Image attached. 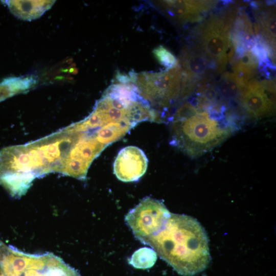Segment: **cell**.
I'll use <instances>...</instances> for the list:
<instances>
[{"mask_svg":"<svg viewBox=\"0 0 276 276\" xmlns=\"http://www.w3.org/2000/svg\"><path fill=\"white\" fill-rule=\"evenodd\" d=\"M10 11L16 17L31 20L42 15L55 3L54 1H5Z\"/></svg>","mask_w":276,"mask_h":276,"instance_id":"cell-10","label":"cell"},{"mask_svg":"<svg viewBox=\"0 0 276 276\" xmlns=\"http://www.w3.org/2000/svg\"><path fill=\"white\" fill-rule=\"evenodd\" d=\"M34 76L9 77L0 83V102L32 87L36 83Z\"/></svg>","mask_w":276,"mask_h":276,"instance_id":"cell-12","label":"cell"},{"mask_svg":"<svg viewBox=\"0 0 276 276\" xmlns=\"http://www.w3.org/2000/svg\"><path fill=\"white\" fill-rule=\"evenodd\" d=\"M256 15V29L265 41L275 49V19L273 11L268 9L260 12Z\"/></svg>","mask_w":276,"mask_h":276,"instance_id":"cell-13","label":"cell"},{"mask_svg":"<svg viewBox=\"0 0 276 276\" xmlns=\"http://www.w3.org/2000/svg\"><path fill=\"white\" fill-rule=\"evenodd\" d=\"M248 82L238 77L234 74L225 72L221 75L216 88L222 99L233 101L237 99L239 100Z\"/></svg>","mask_w":276,"mask_h":276,"instance_id":"cell-11","label":"cell"},{"mask_svg":"<svg viewBox=\"0 0 276 276\" xmlns=\"http://www.w3.org/2000/svg\"><path fill=\"white\" fill-rule=\"evenodd\" d=\"M182 68L177 59L171 68L159 72L137 73L135 84L139 95L152 106L163 107L164 110L180 95Z\"/></svg>","mask_w":276,"mask_h":276,"instance_id":"cell-5","label":"cell"},{"mask_svg":"<svg viewBox=\"0 0 276 276\" xmlns=\"http://www.w3.org/2000/svg\"><path fill=\"white\" fill-rule=\"evenodd\" d=\"M236 14V11L231 10L223 15H213L195 31V47L216 67L217 74L225 70L233 48L231 34Z\"/></svg>","mask_w":276,"mask_h":276,"instance_id":"cell-4","label":"cell"},{"mask_svg":"<svg viewBox=\"0 0 276 276\" xmlns=\"http://www.w3.org/2000/svg\"><path fill=\"white\" fill-rule=\"evenodd\" d=\"M148 162L141 149L134 146H127L119 152L113 163V173L122 181H136L146 172Z\"/></svg>","mask_w":276,"mask_h":276,"instance_id":"cell-8","label":"cell"},{"mask_svg":"<svg viewBox=\"0 0 276 276\" xmlns=\"http://www.w3.org/2000/svg\"><path fill=\"white\" fill-rule=\"evenodd\" d=\"M170 215L162 201L146 197L130 210L125 220L134 237L142 242L160 231Z\"/></svg>","mask_w":276,"mask_h":276,"instance_id":"cell-6","label":"cell"},{"mask_svg":"<svg viewBox=\"0 0 276 276\" xmlns=\"http://www.w3.org/2000/svg\"><path fill=\"white\" fill-rule=\"evenodd\" d=\"M239 100L242 108L250 117L258 119L270 114L275 107V84L271 80L251 79Z\"/></svg>","mask_w":276,"mask_h":276,"instance_id":"cell-7","label":"cell"},{"mask_svg":"<svg viewBox=\"0 0 276 276\" xmlns=\"http://www.w3.org/2000/svg\"><path fill=\"white\" fill-rule=\"evenodd\" d=\"M232 105L219 95L209 97L196 91L169 118L170 144L192 157L211 150L240 127Z\"/></svg>","mask_w":276,"mask_h":276,"instance_id":"cell-1","label":"cell"},{"mask_svg":"<svg viewBox=\"0 0 276 276\" xmlns=\"http://www.w3.org/2000/svg\"><path fill=\"white\" fill-rule=\"evenodd\" d=\"M152 53L159 63L166 67V70L172 67L177 62L175 56L163 45L155 48Z\"/></svg>","mask_w":276,"mask_h":276,"instance_id":"cell-16","label":"cell"},{"mask_svg":"<svg viewBox=\"0 0 276 276\" xmlns=\"http://www.w3.org/2000/svg\"><path fill=\"white\" fill-rule=\"evenodd\" d=\"M259 60L251 51H248L235 63L233 64L234 74L246 81L256 74Z\"/></svg>","mask_w":276,"mask_h":276,"instance_id":"cell-14","label":"cell"},{"mask_svg":"<svg viewBox=\"0 0 276 276\" xmlns=\"http://www.w3.org/2000/svg\"><path fill=\"white\" fill-rule=\"evenodd\" d=\"M115 78L117 83L126 84L129 82H131L128 75L122 73L120 71L116 72Z\"/></svg>","mask_w":276,"mask_h":276,"instance_id":"cell-17","label":"cell"},{"mask_svg":"<svg viewBox=\"0 0 276 276\" xmlns=\"http://www.w3.org/2000/svg\"><path fill=\"white\" fill-rule=\"evenodd\" d=\"M142 243L185 276L202 271L211 260L205 230L196 219L186 215L171 213L163 228Z\"/></svg>","mask_w":276,"mask_h":276,"instance_id":"cell-2","label":"cell"},{"mask_svg":"<svg viewBox=\"0 0 276 276\" xmlns=\"http://www.w3.org/2000/svg\"><path fill=\"white\" fill-rule=\"evenodd\" d=\"M212 1H165L167 12L178 19L190 22L202 20L205 14L217 5Z\"/></svg>","mask_w":276,"mask_h":276,"instance_id":"cell-9","label":"cell"},{"mask_svg":"<svg viewBox=\"0 0 276 276\" xmlns=\"http://www.w3.org/2000/svg\"><path fill=\"white\" fill-rule=\"evenodd\" d=\"M0 276H80V274L53 253H26L0 240Z\"/></svg>","mask_w":276,"mask_h":276,"instance_id":"cell-3","label":"cell"},{"mask_svg":"<svg viewBox=\"0 0 276 276\" xmlns=\"http://www.w3.org/2000/svg\"><path fill=\"white\" fill-rule=\"evenodd\" d=\"M157 259V255L152 248L144 247L135 251L128 263L135 268L145 269L152 267Z\"/></svg>","mask_w":276,"mask_h":276,"instance_id":"cell-15","label":"cell"}]
</instances>
